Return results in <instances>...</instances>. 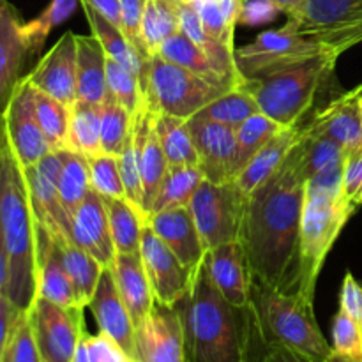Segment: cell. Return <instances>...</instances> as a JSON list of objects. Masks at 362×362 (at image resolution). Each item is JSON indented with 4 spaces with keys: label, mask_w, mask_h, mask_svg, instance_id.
I'll list each match as a JSON object with an SVG mask.
<instances>
[{
    "label": "cell",
    "mask_w": 362,
    "mask_h": 362,
    "mask_svg": "<svg viewBox=\"0 0 362 362\" xmlns=\"http://www.w3.org/2000/svg\"><path fill=\"white\" fill-rule=\"evenodd\" d=\"M306 172L297 141L281 168L246 197L239 244L251 276L288 293L299 286Z\"/></svg>",
    "instance_id": "cell-1"
},
{
    "label": "cell",
    "mask_w": 362,
    "mask_h": 362,
    "mask_svg": "<svg viewBox=\"0 0 362 362\" xmlns=\"http://www.w3.org/2000/svg\"><path fill=\"white\" fill-rule=\"evenodd\" d=\"M0 232L9 257V283L4 296L20 311L37 297V226L23 166L14 156L0 119Z\"/></svg>",
    "instance_id": "cell-2"
},
{
    "label": "cell",
    "mask_w": 362,
    "mask_h": 362,
    "mask_svg": "<svg viewBox=\"0 0 362 362\" xmlns=\"http://www.w3.org/2000/svg\"><path fill=\"white\" fill-rule=\"evenodd\" d=\"M179 310L189 362H247L244 310L219 293L204 262Z\"/></svg>",
    "instance_id": "cell-3"
},
{
    "label": "cell",
    "mask_w": 362,
    "mask_h": 362,
    "mask_svg": "<svg viewBox=\"0 0 362 362\" xmlns=\"http://www.w3.org/2000/svg\"><path fill=\"white\" fill-rule=\"evenodd\" d=\"M247 349L283 345L325 362L332 354L315 317L313 300L288 293L251 276L250 306L244 310Z\"/></svg>",
    "instance_id": "cell-4"
},
{
    "label": "cell",
    "mask_w": 362,
    "mask_h": 362,
    "mask_svg": "<svg viewBox=\"0 0 362 362\" xmlns=\"http://www.w3.org/2000/svg\"><path fill=\"white\" fill-rule=\"evenodd\" d=\"M338 59V53H324L262 78L244 80L243 87L253 95L264 115L285 127L299 126L331 81Z\"/></svg>",
    "instance_id": "cell-5"
},
{
    "label": "cell",
    "mask_w": 362,
    "mask_h": 362,
    "mask_svg": "<svg viewBox=\"0 0 362 362\" xmlns=\"http://www.w3.org/2000/svg\"><path fill=\"white\" fill-rule=\"evenodd\" d=\"M356 211V205L346 202L345 197H327L306 191L300 221L299 296L315 300L318 276L329 251Z\"/></svg>",
    "instance_id": "cell-6"
},
{
    "label": "cell",
    "mask_w": 362,
    "mask_h": 362,
    "mask_svg": "<svg viewBox=\"0 0 362 362\" xmlns=\"http://www.w3.org/2000/svg\"><path fill=\"white\" fill-rule=\"evenodd\" d=\"M141 87L145 101L154 112L186 120L228 90L159 55L147 60Z\"/></svg>",
    "instance_id": "cell-7"
},
{
    "label": "cell",
    "mask_w": 362,
    "mask_h": 362,
    "mask_svg": "<svg viewBox=\"0 0 362 362\" xmlns=\"http://www.w3.org/2000/svg\"><path fill=\"white\" fill-rule=\"evenodd\" d=\"M285 16L290 28L339 55L362 42V0H303Z\"/></svg>",
    "instance_id": "cell-8"
},
{
    "label": "cell",
    "mask_w": 362,
    "mask_h": 362,
    "mask_svg": "<svg viewBox=\"0 0 362 362\" xmlns=\"http://www.w3.org/2000/svg\"><path fill=\"white\" fill-rule=\"evenodd\" d=\"M324 53L336 52L308 35L299 34L285 23L281 28L262 32L250 45L235 48V59L244 80H253L303 64Z\"/></svg>",
    "instance_id": "cell-9"
},
{
    "label": "cell",
    "mask_w": 362,
    "mask_h": 362,
    "mask_svg": "<svg viewBox=\"0 0 362 362\" xmlns=\"http://www.w3.org/2000/svg\"><path fill=\"white\" fill-rule=\"evenodd\" d=\"M246 194L233 180L211 182L205 179L189 204L205 253L221 244L239 240Z\"/></svg>",
    "instance_id": "cell-10"
},
{
    "label": "cell",
    "mask_w": 362,
    "mask_h": 362,
    "mask_svg": "<svg viewBox=\"0 0 362 362\" xmlns=\"http://www.w3.org/2000/svg\"><path fill=\"white\" fill-rule=\"evenodd\" d=\"M85 308H62L42 297L30 306L32 324L42 362H73L85 334Z\"/></svg>",
    "instance_id": "cell-11"
},
{
    "label": "cell",
    "mask_w": 362,
    "mask_h": 362,
    "mask_svg": "<svg viewBox=\"0 0 362 362\" xmlns=\"http://www.w3.org/2000/svg\"><path fill=\"white\" fill-rule=\"evenodd\" d=\"M2 122L11 148L23 168L35 165L52 152L35 115L34 87L28 76H21L18 81L2 115Z\"/></svg>",
    "instance_id": "cell-12"
},
{
    "label": "cell",
    "mask_w": 362,
    "mask_h": 362,
    "mask_svg": "<svg viewBox=\"0 0 362 362\" xmlns=\"http://www.w3.org/2000/svg\"><path fill=\"white\" fill-rule=\"evenodd\" d=\"M62 172L60 151H52L35 165L23 168L35 225L48 230L55 239H71L69 216L59 197V177Z\"/></svg>",
    "instance_id": "cell-13"
},
{
    "label": "cell",
    "mask_w": 362,
    "mask_h": 362,
    "mask_svg": "<svg viewBox=\"0 0 362 362\" xmlns=\"http://www.w3.org/2000/svg\"><path fill=\"white\" fill-rule=\"evenodd\" d=\"M141 260L151 281L154 299L163 306H179L193 285L194 272L184 267L182 262L145 223L140 246Z\"/></svg>",
    "instance_id": "cell-14"
},
{
    "label": "cell",
    "mask_w": 362,
    "mask_h": 362,
    "mask_svg": "<svg viewBox=\"0 0 362 362\" xmlns=\"http://www.w3.org/2000/svg\"><path fill=\"white\" fill-rule=\"evenodd\" d=\"M138 362H189L179 306L156 303L152 313L136 327Z\"/></svg>",
    "instance_id": "cell-15"
},
{
    "label": "cell",
    "mask_w": 362,
    "mask_h": 362,
    "mask_svg": "<svg viewBox=\"0 0 362 362\" xmlns=\"http://www.w3.org/2000/svg\"><path fill=\"white\" fill-rule=\"evenodd\" d=\"M362 83L332 98L303 120V126L325 134L341 145L346 152L362 148V110L359 99Z\"/></svg>",
    "instance_id": "cell-16"
},
{
    "label": "cell",
    "mask_w": 362,
    "mask_h": 362,
    "mask_svg": "<svg viewBox=\"0 0 362 362\" xmlns=\"http://www.w3.org/2000/svg\"><path fill=\"white\" fill-rule=\"evenodd\" d=\"M34 88L71 106L76 101V34L66 32L27 74Z\"/></svg>",
    "instance_id": "cell-17"
},
{
    "label": "cell",
    "mask_w": 362,
    "mask_h": 362,
    "mask_svg": "<svg viewBox=\"0 0 362 362\" xmlns=\"http://www.w3.org/2000/svg\"><path fill=\"white\" fill-rule=\"evenodd\" d=\"M198 152V168L211 182L232 180L235 129L194 115L187 120Z\"/></svg>",
    "instance_id": "cell-18"
},
{
    "label": "cell",
    "mask_w": 362,
    "mask_h": 362,
    "mask_svg": "<svg viewBox=\"0 0 362 362\" xmlns=\"http://www.w3.org/2000/svg\"><path fill=\"white\" fill-rule=\"evenodd\" d=\"M69 235L78 247L92 255L103 267H112L117 251L101 194L90 191L81 202L71 216Z\"/></svg>",
    "instance_id": "cell-19"
},
{
    "label": "cell",
    "mask_w": 362,
    "mask_h": 362,
    "mask_svg": "<svg viewBox=\"0 0 362 362\" xmlns=\"http://www.w3.org/2000/svg\"><path fill=\"white\" fill-rule=\"evenodd\" d=\"M87 308H90L92 315H94L99 332L110 336L129 356L136 359V325L120 297L110 267H105L103 271L98 288Z\"/></svg>",
    "instance_id": "cell-20"
},
{
    "label": "cell",
    "mask_w": 362,
    "mask_h": 362,
    "mask_svg": "<svg viewBox=\"0 0 362 362\" xmlns=\"http://www.w3.org/2000/svg\"><path fill=\"white\" fill-rule=\"evenodd\" d=\"M204 265L216 288L233 308L246 310L250 306L251 272L239 240L207 251Z\"/></svg>",
    "instance_id": "cell-21"
},
{
    "label": "cell",
    "mask_w": 362,
    "mask_h": 362,
    "mask_svg": "<svg viewBox=\"0 0 362 362\" xmlns=\"http://www.w3.org/2000/svg\"><path fill=\"white\" fill-rule=\"evenodd\" d=\"M134 141H136L138 163H140L141 182H144V212L148 218L168 170V161L156 133L154 110L147 105V101L134 115Z\"/></svg>",
    "instance_id": "cell-22"
},
{
    "label": "cell",
    "mask_w": 362,
    "mask_h": 362,
    "mask_svg": "<svg viewBox=\"0 0 362 362\" xmlns=\"http://www.w3.org/2000/svg\"><path fill=\"white\" fill-rule=\"evenodd\" d=\"M21 27L23 20L16 7L0 0V119L21 80V67L28 55Z\"/></svg>",
    "instance_id": "cell-23"
},
{
    "label": "cell",
    "mask_w": 362,
    "mask_h": 362,
    "mask_svg": "<svg viewBox=\"0 0 362 362\" xmlns=\"http://www.w3.org/2000/svg\"><path fill=\"white\" fill-rule=\"evenodd\" d=\"M147 223L158 233L159 239L182 262L184 267L189 269L191 272L200 267L205 257V247L189 207L154 212L148 216Z\"/></svg>",
    "instance_id": "cell-24"
},
{
    "label": "cell",
    "mask_w": 362,
    "mask_h": 362,
    "mask_svg": "<svg viewBox=\"0 0 362 362\" xmlns=\"http://www.w3.org/2000/svg\"><path fill=\"white\" fill-rule=\"evenodd\" d=\"M110 269L113 272L120 297L131 313L134 325L138 327L156 306L154 292H152L141 255H117Z\"/></svg>",
    "instance_id": "cell-25"
},
{
    "label": "cell",
    "mask_w": 362,
    "mask_h": 362,
    "mask_svg": "<svg viewBox=\"0 0 362 362\" xmlns=\"http://www.w3.org/2000/svg\"><path fill=\"white\" fill-rule=\"evenodd\" d=\"M299 138L300 124L299 126L285 127L283 131H279L267 145H264V147L253 156V159H251V161L240 170L239 175L233 179L237 187H239L246 197H250L257 187H260L265 180L271 179V177L281 168V165L286 161V158L290 156L292 148L296 147L297 141H299Z\"/></svg>",
    "instance_id": "cell-26"
},
{
    "label": "cell",
    "mask_w": 362,
    "mask_h": 362,
    "mask_svg": "<svg viewBox=\"0 0 362 362\" xmlns=\"http://www.w3.org/2000/svg\"><path fill=\"white\" fill-rule=\"evenodd\" d=\"M106 90V53L94 35L76 34V99L103 105Z\"/></svg>",
    "instance_id": "cell-27"
},
{
    "label": "cell",
    "mask_w": 362,
    "mask_h": 362,
    "mask_svg": "<svg viewBox=\"0 0 362 362\" xmlns=\"http://www.w3.org/2000/svg\"><path fill=\"white\" fill-rule=\"evenodd\" d=\"M81 6H83V13L85 16H87L88 25H90L92 35L101 42L106 57L115 60V62H119L120 66L129 69L133 74H136L138 80H140L141 83V81H144L145 66H147L148 59H144V57L134 49V46L127 41V37L122 34V30H120L119 27H115L112 21L106 20V18L103 16V14H99L95 9H92L88 4L81 2Z\"/></svg>",
    "instance_id": "cell-28"
},
{
    "label": "cell",
    "mask_w": 362,
    "mask_h": 362,
    "mask_svg": "<svg viewBox=\"0 0 362 362\" xmlns=\"http://www.w3.org/2000/svg\"><path fill=\"white\" fill-rule=\"evenodd\" d=\"M156 55L163 57L165 60H170V62L177 64L180 67H186L191 73L205 78V80L218 85V87L228 88V90L230 88H235V85L219 69L218 64L182 32H177L172 37L166 39Z\"/></svg>",
    "instance_id": "cell-29"
},
{
    "label": "cell",
    "mask_w": 362,
    "mask_h": 362,
    "mask_svg": "<svg viewBox=\"0 0 362 362\" xmlns=\"http://www.w3.org/2000/svg\"><path fill=\"white\" fill-rule=\"evenodd\" d=\"M103 202L108 212L117 255L140 253L141 233L147 216L138 211L127 198H103Z\"/></svg>",
    "instance_id": "cell-30"
},
{
    "label": "cell",
    "mask_w": 362,
    "mask_h": 362,
    "mask_svg": "<svg viewBox=\"0 0 362 362\" xmlns=\"http://www.w3.org/2000/svg\"><path fill=\"white\" fill-rule=\"evenodd\" d=\"M55 240L59 244L64 267H66V272L69 274L74 290H76L78 304L81 308H87L95 288H98V283L101 279L105 267L92 255L78 247L71 239Z\"/></svg>",
    "instance_id": "cell-31"
},
{
    "label": "cell",
    "mask_w": 362,
    "mask_h": 362,
    "mask_svg": "<svg viewBox=\"0 0 362 362\" xmlns=\"http://www.w3.org/2000/svg\"><path fill=\"white\" fill-rule=\"evenodd\" d=\"M154 127L168 166H198V152L186 119L154 112Z\"/></svg>",
    "instance_id": "cell-32"
},
{
    "label": "cell",
    "mask_w": 362,
    "mask_h": 362,
    "mask_svg": "<svg viewBox=\"0 0 362 362\" xmlns=\"http://www.w3.org/2000/svg\"><path fill=\"white\" fill-rule=\"evenodd\" d=\"M66 148L83 154L85 158L101 154V105L76 99L69 106Z\"/></svg>",
    "instance_id": "cell-33"
},
{
    "label": "cell",
    "mask_w": 362,
    "mask_h": 362,
    "mask_svg": "<svg viewBox=\"0 0 362 362\" xmlns=\"http://www.w3.org/2000/svg\"><path fill=\"white\" fill-rule=\"evenodd\" d=\"M204 180L205 177L198 166H168L151 214L170 209L189 207L194 193Z\"/></svg>",
    "instance_id": "cell-34"
},
{
    "label": "cell",
    "mask_w": 362,
    "mask_h": 362,
    "mask_svg": "<svg viewBox=\"0 0 362 362\" xmlns=\"http://www.w3.org/2000/svg\"><path fill=\"white\" fill-rule=\"evenodd\" d=\"M60 156H62V172L59 177V197L71 221V216L92 191L90 168H88V159L83 154L62 148Z\"/></svg>",
    "instance_id": "cell-35"
},
{
    "label": "cell",
    "mask_w": 362,
    "mask_h": 362,
    "mask_svg": "<svg viewBox=\"0 0 362 362\" xmlns=\"http://www.w3.org/2000/svg\"><path fill=\"white\" fill-rule=\"evenodd\" d=\"M283 129L285 126L262 112L255 113L246 122L240 124L235 129V158H233L232 166V180L253 159V156Z\"/></svg>",
    "instance_id": "cell-36"
},
{
    "label": "cell",
    "mask_w": 362,
    "mask_h": 362,
    "mask_svg": "<svg viewBox=\"0 0 362 362\" xmlns=\"http://www.w3.org/2000/svg\"><path fill=\"white\" fill-rule=\"evenodd\" d=\"M177 32H180L177 0H147L141 20V39L148 55H156L163 42Z\"/></svg>",
    "instance_id": "cell-37"
},
{
    "label": "cell",
    "mask_w": 362,
    "mask_h": 362,
    "mask_svg": "<svg viewBox=\"0 0 362 362\" xmlns=\"http://www.w3.org/2000/svg\"><path fill=\"white\" fill-rule=\"evenodd\" d=\"M258 112H260V108H258L253 95L243 85H239V87L230 88L218 99H214L211 105L205 106L197 115L237 129L240 124L246 122L250 117H253Z\"/></svg>",
    "instance_id": "cell-38"
},
{
    "label": "cell",
    "mask_w": 362,
    "mask_h": 362,
    "mask_svg": "<svg viewBox=\"0 0 362 362\" xmlns=\"http://www.w3.org/2000/svg\"><path fill=\"white\" fill-rule=\"evenodd\" d=\"M34 103L39 126H41L49 148L52 151L66 148L67 133H69V106L37 88H34Z\"/></svg>",
    "instance_id": "cell-39"
},
{
    "label": "cell",
    "mask_w": 362,
    "mask_h": 362,
    "mask_svg": "<svg viewBox=\"0 0 362 362\" xmlns=\"http://www.w3.org/2000/svg\"><path fill=\"white\" fill-rule=\"evenodd\" d=\"M133 126L134 117L112 98H106L101 105V152L119 158Z\"/></svg>",
    "instance_id": "cell-40"
},
{
    "label": "cell",
    "mask_w": 362,
    "mask_h": 362,
    "mask_svg": "<svg viewBox=\"0 0 362 362\" xmlns=\"http://www.w3.org/2000/svg\"><path fill=\"white\" fill-rule=\"evenodd\" d=\"M76 6L78 0H52L39 16H35L30 21H23L21 30H23L25 42H27L28 55H35V53L41 52L53 28L64 23L69 16H73Z\"/></svg>",
    "instance_id": "cell-41"
},
{
    "label": "cell",
    "mask_w": 362,
    "mask_h": 362,
    "mask_svg": "<svg viewBox=\"0 0 362 362\" xmlns=\"http://www.w3.org/2000/svg\"><path fill=\"white\" fill-rule=\"evenodd\" d=\"M106 90H108L106 98H112L113 101L119 103L133 117L145 103L144 88L136 74L108 57H106Z\"/></svg>",
    "instance_id": "cell-42"
},
{
    "label": "cell",
    "mask_w": 362,
    "mask_h": 362,
    "mask_svg": "<svg viewBox=\"0 0 362 362\" xmlns=\"http://www.w3.org/2000/svg\"><path fill=\"white\" fill-rule=\"evenodd\" d=\"M2 362H42L30 310L21 311L20 317L14 322L6 350H4Z\"/></svg>",
    "instance_id": "cell-43"
},
{
    "label": "cell",
    "mask_w": 362,
    "mask_h": 362,
    "mask_svg": "<svg viewBox=\"0 0 362 362\" xmlns=\"http://www.w3.org/2000/svg\"><path fill=\"white\" fill-rule=\"evenodd\" d=\"M87 159L90 168L92 191L101 194L103 198H126L119 158L101 152Z\"/></svg>",
    "instance_id": "cell-44"
},
{
    "label": "cell",
    "mask_w": 362,
    "mask_h": 362,
    "mask_svg": "<svg viewBox=\"0 0 362 362\" xmlns=\"http://www.w3.org/2000/svg\"><path fill=\"white\" fill-rule=\"evenodd\" d=\"M119 165H120V175H122L124 189H126V198L138 209V211L144 212V182H141L136 141H134V126H133V133H131L129 138H127L122 154L119 156Z\"/></svg>",
    "instance_id": "cell-45"
},
{
    "label": "cell",
    "mask_w": 362,
    "mask_h": 362,
    "mask_svg": "<svg viewBox=\"0 0 362 362\" xmlns=\"http://www.w3.org/2000/svg\"><path fill=\"white\" fill-rule=\"evenodd\" d=\"M332 352L343 357L362 359V325L352 317L343 313L341 310L336 313L332 322Z\"/></svg>",
    "instance_id": "cell-46"
},
{
    "label": "cell",
    "mask_w": 362,
    "mask_h": 362,
    "mask_svg": "<svg viewBox=\"0 0 362 362\" xmlns=\"http://www.w3.org/2000/svg\"><path fill=\"white\" fill-rule=\"evenodd\" d=\"M145 2L147 0H119L120 30L144 59H151L144 45V39H141V20H144Z\"/></svg>",
    "instance_id": "cell-47"
},
{
    "label": "cell",
    "mask_w": 362,
    "mask_h": 362,
    "mask_svg": "<svg viewBox=\"0 0 362 362\" xmlns=\"http://www.w3.org/2000/svg\"><path fill=\"white\" fill-rule=\"evenodd\" d=\"M193 6L194 9H197L198 16H200L202 23H204L205 30H207L212 37L218 39L219 42L228 46L230 49H235V45H233L235 27L230 25L228 21H226V18L223 16L218 0H212V2H198L193 4Z\"/></svg>",
    "instance_id": "cell-48"
},
{
    "label": "cell",
    "mask_w": 362,
    "mask_h": 362,
    "mask_svg": "<svg viewBox=\"0 0 362 362\" xmlns=\"http://www.w3.org/2000/svg\"><path fill=\"white\" fill-rule=\"evenodd\" d=\"M85 345H87L90 362H138V359L129 356L119 343L113 341L105 332H98V334L85 332Z\"/></svg>",
    "instance_id": "cell-49"
},
{
    "label": "cell",
    "mask_w": 362,
    "mask_h": 362,
    "mask_svg": "<svg viewBox=\"0 0 362 362\" xmlns=\"http://www.w3.org/2000/svg\"><path fill=\"white\" fill-rule=\"evenodd\" d=\"M247 362H317L306 354L283 345L251 346L247 349Z\"/></svg>",
    "instance_id": "cell-50"
},
{
    "label": "cell",
    "mask_w": 362,
    "mask_h": 362,
    "mask_svg": "<svg viewBox=\"0 0 362 362\" xmlns=\"http://www.w3.org/2000/svg\"><path fill=\"white\" fill-rule=\"evenodd\" d=\"M278 14H281V11L276 6L274 0H244L239 23L247 25V27H258V25H265L276 20Z\"/></svg>",
    "instance_id": "cell-51"
},
{
    "label": "cell",
    "mask_w": 362,
    "mask_h": 362,
    "mask_svg": "<svg viewBox=\"0 0 362 362\" xmlns=\"http://www.w3.org/2000/svg\"><path fill=\"white\" fill-rule=\"evenodd\" d=\"M362 191V148L346 152L345 173H343V197L346 202L356 205L357 197ZM357 207V205H356Z\"/></svg>",
    "instance_id": "cell-52"
},
{
    "label": "cell",
    "mask_w": 362,
    "mask_h": 362,
    "mask_svg": "<svg viewBox=\"0 0 362 362\" xmlns=\"http://www.w3.org/2000/svg\"><path fill=\"white\" fill-rule=\"evenodd\" d=\"M339 310L362 325V285L352 272H346L345 278H343L341 293H339Z\"/></svg>",
    "instance_id": "cell-53"
},
{
    "label": "cell",
    "mask_w": 362,
    "mask_h": 362,
    "mask_svg": "<svg viewBox=\"0 0 362 362\" xmlns=\"http://www.w3.org/2000/svg\"><path fill=\"white\" fill-rule=\"evenodd\" d=\"M20 313L21 311L2 293V296H0V361H2L7 339H9L14 322L20 317Z\"/></svg>",
    "instance_id": "cell-54"
},
{
    "label": "cell",
    "mask_w": 362,
    "mask_h": 362,
    "mask_svg": "<svg viewBox=\"0 0 362 362\" xmlns=\"http://www.w3.org/2000/svg\"><path fill=\"white\" fill-rule=\"evenodd\" d=\"M81 2L88 4L92 9L98 11L99 14L112 21L115 27L120 28V4L119 0H81Z\"/></svg>",
    "instance_id": "cell-55"
},
{
    "label": "cell",
    "mask_w": 362,
    "mask_h": 362,
    "mask_svg": "<svg viewBox=\"0 0 362 362\" xmlns=\"http://www.w3.org/2000/svg\"><path fill=\"white\" fill-rule=\"evenodd\" d=\"M9 283V257H7L6 244H4L2 232H0V296L6 293Z\"/></svg>",
    "instance_id": "cell-56"
},
{
    "label": "cell",
    "mask_w": 362,
    "mask_h": 362,
    "mask_svg": "<svg viewBox=\"0 0 362 362\" xmlns=\"http://www.w3.org/2000/svg\"><path fill=\"white\" fill-rule=\"evenodd\" d=\"M73 362H90V359H88L87 345H85V334H83V338H81L80 345H78L76 354H74V357H73Z\"/></svg>",
    "instance_id": "cell-57"
},
{
    "label": "cell",
    "mask_w": 362,
    "mask_h": 362,
    "mask_svg": "<svg viewBox=\"0 0 362 362\" xmlns=\"http://www.w3.org/2000/svg\"><path fill=\"white\" fill-rule=\"evenodd\" d=\"M276 6L279 7V11H281V14H285L286 11L292 9L293 6H297V4H300L303 0H274Z\"/></svg>",
    "instance_id": "cell-58"
},
{
    "label": "cell",
    "mask_w": 362,
    "mask_h": 362,
    "mask_svg": "<svg viewBox=\"0 0 362 362\" xmlns=\"http://www.w3.org/2000/svg\"><path fill=\"white\" fill-rule=\"evenodd\" d=\"M325 362H362V359H352V357H343V356H338V354L332 352L331 356L327 357V361Z\"/></svg>",
    "instance_id": "cell-59"
},
{
    "label": "cell",
    "mask_w": 362,
    "mask_h": 362,
    "mask_svg": "<svg viewBox=\"0 0 362 362\" xmlns=\"http://www.w3.org/2000/svg\"><path fill=\"white\" fill-rule=\"evenodd\" d=\"M189 4H198V2H212V0H186Z\"/></svg>",
    "instance_id": "cell-60"
},
{
    "label": "cell",
    "mask_w": 362,
    "mask_h": 362,
    "mask_svg": "<svg viewBox=\"0 0 362 362\" xmlns=\"http://www.w3.org/2000/svg\"><path fill=\"white\" fill-rule=\"evenodd\" d=\"M356 205L357 207H359V205H362V191L359 193V197H357V200H356Z\"/></svg>",
    "instance_id": "cell-61"
},
{
    "label": "cell",
    "mask_w": 362,
    "mask_h": 362,
    "mask_svg": "<svg viewBox=\"0 0 362 362\" xmlns=\"http://www.w3.org/2000/svg\"><path fill=\"white\" fill-rule=\"evenodd\" d=\"M359 105H361V110H362V94H361V99H359Z\"/></svg>",
    "instance_id": "cell-62"
},
{
    "label": "cell",
    "mask_w": 362,
    "mask_h": 362,
    "mask_svg": "<svg viewBox=\"0 0 362 362\" xmlns=\"http://www.w3.org/2000/svg\"><path fill=\"white\" fill-rule=\"evenodd\" d=\"M0 362H2V361H0Z\"/></svg>",
    "instance_id": "cell-63"
}]
</instances>
